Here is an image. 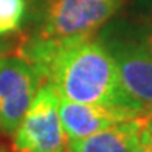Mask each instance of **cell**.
Returning a JSON list of instances; mask_svg holds the SVG:
<instances>
[{"mask_svg": "<svg viewBox=\"0 0 152 152\" xmlns=\"http://www.w3.org/2000/svg\"><path fill=\"white\" fill-rule=\"evenodd\" d=\"M127 0H33L22 37L65 40L95 36Z\"/></svg>", "mask_w": 152, "mask_h": 152, "instance_id": "3", "label": "cell"}, {"mask_svg": "<svg viewBox=\"0 0 152 152\" xmlns=\"http://www.w3.org/2000/svg\"><path fill=\"white\" fill-rule=\"evenodd\" d=\"M12 135L17 152H67L68 140L59 118L58 93L51 84L39 86Z\"/></svg>", "mask_w": 152, "mask_h": 152, "instance_id": "4", "label": "cell"}, {"mask_svg": "<svg viewBox=\"0 0 152 152\" xmlns=\"http://www.w3.org/2000/svg\"><path fill=\"white\" fill-rule=\"evenodd\" d=\"M40 86L34 68L19 56H0V132L14 134Z\"/></svg>", "mask_w": 152, "mask_h": 152, "instance_id": "5", "label": "cell"}, {"mask_svg": "<svg viewBox=\"0 0 152 152\" xmlns=\"http://www.w3.org/2000/svg\"><path fill=\"white\" fill-rule=\"evenodd\" d=\"M26 10V0H0V36L20 30Z\"/></svg>", "mask_w": 152, "mask_h": 152, "instance_id": "8", "label": "cell"}, {"mask_svg": "<svg viewBox=\"0 0 152 152\" xmlns=\"http://www.w3.org/2000/svg\"><path fill=\"white\" fill-rule=\"evenodd\" d=\"M130 152H152V113L141 116L138 137Z\"/></svg>", "mask_w": 152, "mask_h": 152, "instance_id": "9", "label": "cell"}, {"mask_svg": "<svg viewBox=\"0 0 152 152\" xmlns=\"http://www.w3.org/2000/svg\"><path fill=\"white\" fill-rule=\"evenodd\" d=\"M0 152H8V151H6L5 148H0Z\"/></svg>", "mask_w": 152, "mask_h": 152, "instance_id": "12", "label": "cell"}, {"mask_svg": "<svg viewBox=\"0 0 152 152\" xmlns=\"http://www.w3.org/2000/svg\"><path fill=\"white\" fill-rule=\"evenodd\" d=\"M3 50H5V45H3L2 40H0V56H3Z\"/></svg>", "mask_w": 152, "mask_h": 152, "instance_id": "11", "label": "cell"}, {"mask_svg": "<svg viewBox=\"0 0 152 152\" xmlns=\"http://www.w3.org/2000/svg\"><path fill=\"white\" fill-rule=\"evenodd\" d=\"M118 70L124 90L152 113V28L127 16H115L95 34Z\"/></svg>", "mask_w": 152, "mask_h": 152, "instance_id": "2", "label": "cell"}, {"mask_svg": "<svg viewBox=\"0 0 152 152\" xmlns=\"http://www.w3.org/2000/svg\"><path fill=\"white\" fill-rule=\"evenodd\" d=\"M129 14L152 28V0H130Z\"/></svg>", "mask_w": 152, "mask_h": 152, "instance_id": "10", "label": "cell"}, {"mask_svg": "<svg viewBox=\"0 0 152 152\" xmlns=\"http://www.w3.org/2000/svg\"><path fill=\"white\" fill-rule=\"evenodd\" d=\"M16 56L34 68L40 84H51L65 99L148 115L124 90L113 59L96 36L65 40L22 37Z\"/></svg>", "mask_w": 152, "mask_h": 152, "instance_id": "1", "label": "cell"}, {"mask_svg": "<svg viewBox=\"0 0 152 152\" xmlns=\"http://www.w3.org/2000/svg\"><path fill=\"white\" fill-rule=\"evenodd\" d=\"M58 110L67 140H79L118 123L134 120L141 113L98 104H84L65 99L58 95Z\"/></svg>", "mask_w": 152, "mask_h": 152, "instance_id": "6", "label": "cell"}, {"mask_svg": "<svg viewBox=\"0 0 152 152\" xmlns=\"http://www.w3.org/2000/svg\"><path fill=\"white\" fill-rule=\"evenodd\" d=\"M140 120L138 116L79 140H68L67 152H130L138 137Z\"/></svg>", "mask_w": 152, "mask_h": 152, "instance_id": "7", "label": "cell"}]
</instances>
